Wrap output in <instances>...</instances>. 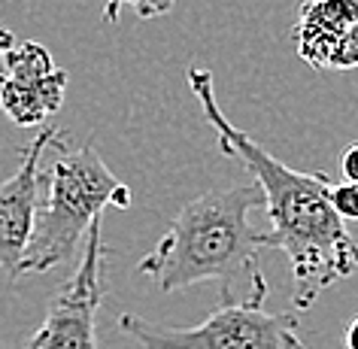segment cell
Returning <instances> with one entry per match:
<instances>
[{"mask_svg":"<svg viewBox=\"0 0 358 349\" xmlns=\"http://www.w3.org/2000/svg\"><path fill=\"white\" fill-rule=\"evenodd\" d=\"M189 85L198 97L210 128L219 137V149L237 158L258 189L264 192V210L271 216V231H264V246L280 249L292 267V304L294 310H310L319 294L340 280L358 273V243L346 231V222L331 207L325 173H303L282 164L264 146H258L246 131L225 119L213 94V73L194 64Z\"/></svg>","mask_w":358,"mask_h":349,"instance_id":"obj_1","label":"cell"},{"mask_svg":"<svg viewBox=\"0 0 358 349\" xmlns=\"http://www.w3.org/2000/svg\"><path fill=\"white\" fill-rule=\"evenodd\" d=\"M258 207H264V192L255 180L198 194L176 213L137 271L155 280L164 294L219 283L222 304L267 298V280L258 267V252L267 249L264 234L249 222Z\"/></svg>","mask_w":358,"mask_h":349,"instance_id":"obj_2","label":"cell"},{"mask_svg":"<svg viewBox=\"0 0 358 349\" xmlns=\"http://www.w3.org/2000/svg\"><path fill=\"white\" fill-rule=\"evenodd\" d=\"M61 155L52 161L46 176V198L37 207L34 231L24 249V258L15 271V280L28 273H46L58 264L73 262L85 243L88 228L103 216L106 207H131V189L124 185L92 143L67 146V137L58 143Z\"/></svg>","mask_w":358,"mask_h":349,"instance_id":"obj_3","label":"cell"},{"mask_svg":"<svg viewBox=\"0 0 358 349\" xmlns=\"http://www.w3.org/2000/svg\"><path fill=\"white\" fill-rule=\"evenodd\" d=\"M119 328L143 349H310L298 337V316L267 313L264 294L219 304L201 325L176 328L122 313Z\"/></svg>","mask_w":358,"mask_h":349,"instance_id":"obj_4","label":"cell"},{"mask_svg":"<svg viewBox=\"0 0 358 349\" xmlns=\"http://www.w3.org/2000/svg\"><path fill=\"white\" fill-rule=\"evenodd\" d=\"M106 255L103 216L85 234L83 262L70 280L52 294L46 319L31 334L24 349H97V310L106 294Z\"/></svg>","mask_w":358,"mask_h":349,"instance_id":"obj_5","label":"cell"},{"mask_svg":"<svg viewBox=\"0 0 358 349\" xmlns=\"http://www.w3.org/2000/svg\"><path fill=\"white\" fill-rule=\"evenodd\" d=\"M67 79V70L55 64L43 43H15L0 64V110L22 128L40 124L61 110Z\"/></svg>","mask_w":358,"mask_h":349,"instance_id":"obj_6","label":"cell"},{"mask_svg":"<svg viewBox=\"0 0 358 349\" xmlns=\"http://www.w3.org/2000/svg\"><path fill=\"white\" fill-rule=\"evenodd\" d=\"M58 134H64L55 124L43 128L22 152V164L10 180L0 183V271L15 280L24 249H28L34 219L40 207V164L46 149L55 143Z\"/></svg>","mask_w":358,"mask_h":349,"instance_id":"obj_7","label":"cell"},{"mask_svg":"<svg viewBox=\"0 0 358 349\" xmlns=\"http://www.w3.org/2000/svg\"><path fill=\"white\" fill-rule=\"evenodd\" d=\"M355 15L358 0H307L301 3L298 22L292 31L298 55L313 70H331V61H334Z\"/></svg>","mask_w":358,"mask_h":349,"instance_id":"obj_8","label":"cell"},{"mask_svg":"<svg viewBox=\"0 0 358 349\" xmlns=\"http://www.w3.org/2000/svg\"><path fill=\"white\" fill-rule=\"evenodd\" d=\"M176 0H103V22H115L122 6H131L137 19H158L173 10Z\"/></svg>","mask_w":358,"mask_h":349,"instance_id":"obj_9","label":"cell"},{"mask_svg":"<svg viewBox=\"0 0 358 349\" xmlns=\"http://www.w3.org/2000/svg\"><path fill=\"white\" fill-rule=\"evenodd\" d=\"M328 198H331V207L340 219H355L358 222V183L352 180H343V183H331L328 189Z\"/></svg>","mask_w":358,"mask_h":349,"instance_id":"obj_10","label":"cell"},{"mask_svg":"<svg viewBox=\"0 0 358 349\" xmlns=\"http://www.w3.org/2000/svg\"><path fill=\"white\" fill-rule=\"evenodd\" d=\"M331 70H358V15L355 22L349 24L343 43H340L334 61H331Z\"/></svg>","mask_w":358,"mask_h":349,"instance_id":"obj_11","label":"cell"},{"mask_svg":"<svg viewBox=\"0 0 358 349\" xmlns=\"http://www.w3.org/2000/svg\"><path fill=\"white\" fill-rule=\"evenodd\" d=\"M340 170H343L346 180L358 183V143H352V146L343 152V158H340Z\"/></svg>","mask_w":358,"mask_h":349,"instance_id":"obj_12","label":"cell"},{"mask_svg":"<svg viewBox=\"0 0 358 349\" xmlns=\"http://www.w3.org/2000/svg\"><path fill=\"white\" fill-rule=\"evenodd\" d=\"M13 46H15V34H13V31H6V28H0V64H3L6 52H10Z\"/></svg>","mask_w":358,"mask_h":349,"instance_id":"obj_13","label":"cell"},{"mask_svg":"<svg viewBox=\"0 0 358 349\" xmlns=\"http://www.w3.org/2000/svg\"><path fill=\"white\" fill-rule=\"evenodd\" d=\"M343 343L346 349H358V316L346 325V334H343Z\"/></svg>","mask_w":358,"mask_h":349,"instance_id":"obj_14","label":"cell"}]
</instances>
